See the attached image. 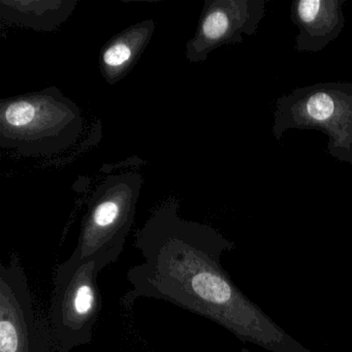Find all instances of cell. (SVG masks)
I'll list each match as a JSON object with an SVG mask.
<instances>
[{
  "label": "cell",
  "instance_id": "8",
  "mask_svg": "<svg viewBox=\"0 0 352 352\" xmlns=\"http://www.w3.org/2000/svg\"><path fill=\"white\" fill-rule=\"evenodd\" d=\"M346 0H298L292 3V20L298 28L294 48L318 52L341 34Z\"/></svg>",
  "mask_w": 352,
  "mask_h": 352
},
{
  "label": "cell",
  "instance_id": "5",
  "mask_svg": "<svg viewBox=\"0 0 352 352\" xmlns=\"http://www.w3.org/2000/svg\"><path fill=\"white\" fill-rule=\"evenodd\" d=\"M96 261L69 256L53 276L49 321L59 352H72L91 343L102 308Z\"/></svg>",
  "mask_w": 352,
  "mask_h": 352
},
{
  "label": "cell",
  "instance_id": "3",
  "mask_svg": "<svg viewBox=\"0 0 352 352\" xmlns=\"http://www.w3.org/2000/svg\"><path fill=\"white\" fill-rule=\"evenodd\" d=\"M289 129L322 131L327 153L352 166V83L315 84L278 98L272 133L279 141Z\"/></svg>",
  "mask_w": 352,
  "mask_h": 352
},
{
  "label": "cell",
  "instance_id": "10",
  "mask_svg": "<svg viewBox=\"0 0 352 352\" xmlns=\"http://www.w3.org/2000/svg\"><path fill=\"white\" fill-rule=\"evenodd\" d=\"M154 28L152 21L138 24L117 36L102 54V65L106 69V75L114 78L124 74L127 67H131L133 59L139 56L144 47L149 41Z\"/></svg>",
  "mask_w": 352,
  "mask_h": 352
},
{
  "label": "cell",
  "instance_id": "1",
  "mask_svg": "<svg viewBox=\"0 0 352 352\" xmlns=\"http://www.w3.org/2000/svg\"><path fill=\"white\" fill-rule=\"evenodd\" d=\"M143 261L127 271L124 304L154 298L241 331L244 302L220 265L230 246L217 230L179 216L175 204L156 210L135 234Z\"/></svg>",
  "mask_w": 352,
  "mask_h": 352
},
{
  "label": "cell",
  "instance_id": "9",
  "mask_svg": "<svg viewBox=\"0 0 352 352\" xmlns=\"http://www.w3.org/2000/svg\"><path fill=\"white\" fill-rule=\"evenodd\" d=\"M75 7V1H3L1 15L11 23L49 32L67 19Z\"/></svg>",
  "mask_w": 352,
  "mask_h": 352
},
{
  "label": "cell",
  "instance_id": "4",
  "mask_svg": "<svg viewBox=\"0 0 352 352\" xmlns=\"http://www.w3.org/2000/svg\"><path fill=\"white\" fill-rule=\"evenodd\" d=\"M141 186V177L133 173L108 177L100 185L71 257L96 261L100 271L118 261L135 220Z\"/></svg>",
  "mask_w": 352,
  "mask_h": 352
},
{
  "label": "cell",
  "instance_id": "6",
  "mask_svg": "<svg viewBox=\"0 0 352 352\" xmlns=\"http://www.w3.org/2000/svg\"><path fill=\"white\" fill-rule=\"evenodd\" d=\"M0 352H59L16 255L0 265Z\"/></svg>",
  "mask_w": 352,
  "mask_h": 352
},
{
  "label": "cell",
  "instance_id": "2",
  "mask_svg": "<svg viewBox=\"0 0 352 352\" xmlns=\"http://www.w3.org/2000/svg\"><path fill=\"white\" fill-rule=\"evenodd\" d=\"M82 131L79 108L57 88L11 98L1 104V147L22 155L58 153L71 147Z\"/></svg>",
  "mask_w": 352,
  "mask_h": 352
},
{
  "label": "cell",
  "instance_id": "7",
  "mask_svg": "<svg viewBox=\"0 0 352 352\" xmlns=\"http://www.w3.org/2000/svg\"><path fill=\"white\" fill-rule=\"evenodd\" d=\"M265 14V0L207 1L199 30L187 45V58L203 61L218 47L243 43L253 36Z\"/></svg>",
  "mask_w": 352,
  "mask_h": 352
}]
</instances>
